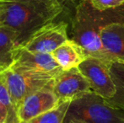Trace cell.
<instances>
[{
	"mask_svg": "<svg viewBox=\"0 0 124 123\" xmlns=\"http://www.w3.org/2000/svg\"><path fill=\"white\" fill-rule=\"evenodd\" d=\"M117 21H124V4L119 8L101 11L92 6L90 0H85L74 8L71 20V39L79 44L88 56L111 65L115 61L103 47L101 30L108 24Z\"/></svg>",
	"mask_w": 124,
	"mask_h": 123,
	"instance_id": "1",
	"label": "cell"
},
{
	"mask_svg": "<svg viewBox=\"0 0 124 123\" xmlns=\"http://www.w3.org/2000/svg\"><path fill=\"white\" fill-rule=\"evenodd\" d=\"M64 7L62 0H0V26L18 33L20 45L31 32L57 20Z\"/></svg>",
	"mask_w": 124,
	"mask_h": 123,
	"instance_id": "2",
	"label": "cell"
},
{
	"mask_svg": "<svg viewBox=\"0 0 124 123\" xmlns=\"http://www.w3.org/2000/svg\"><path fill=\"white\" fill-rule=\"evenodd\" d=\"M124 123V110L93 91L70 102L64 123Z\"/></svg>",
	"mask_w": 124,
	"mask_h": 123,
	"instance_id": "3",
	"label": "cell"
},
{
	"mask_svg": "<svg viewBox=\"0 0 124 123\" xmlns=\"http://www.w3.org/2000/svg\"><path fill=\"white\" fill-rule=\"evenodd\" d=\"M1 73L17 110L22 100L28 95L43 89H52L56 79V76L52 74L14 66L1 71Z\"/></svg>",
	"mask_w": 124,
	"mask_h": 123,
	"instance_id": "4",
	"label": "cell"
},
{
	"mask_svg": "<svg viewBox=\"0 0 124 123\" xmlns=\"http://www.w3.org/2000/svg\"><path fill=\"white\" fill-rule=\"evenodd\" d=\"M68 30L66 21L54 20L31 32L18 46L32 51L52 53L69 39Z\"/></svg>",
	"mask_w": 124,
	"mask_h": 123,
	"instance_id": "5",
	"label": "cell"
},
{
	"mask_svg": "<svg viewBox=\"0 0 124 123\" xmlns=\"http://www.w3.org/2000/svg\"><path fill=\"white\" fill-rule=\"evenodd\" d=\"M78 68L90 84L91 91L106 100L114 96L116 87L110 72V64L89 56Z\"/></svg>",
	"mask_w": 124,
	"mask_h": 123,
	"instance_id": "6",
	"label": "cell"
},
{
	"mask_svg": "<svg viewBox=\"0 0 124 123\" xmlns=\"http://www.w3.org/2000/svg\"><path fill=\"white\" fill-rule=\"evenodd\" d=\"M14 67L36 72H45L57 77L62 72L52 53L32 51L17 46L13 52Z\"/></svg>",
	"mask_w": 124,
	"mask_h": 123,
	"instance_id": "7",
	"label": "cell"
},
{
	"mask_svg": "<svg viewBox=\"0 0 124 123\" xmlns=\"http://www.w3.org/2000/svg\"><path fill=\"white\" fill-rule=\"evenodd\" d=\"M54 94L60 102L72 101L91 91L90 84L78 68L62 71L56 77L53 88Z\"/></svg>",
	"mask_w": 124,
	"mask_h": 123,
	"instance_id": "8",
	"label": "cell"
},
{
	"mask_svg": "<svg viewBox=\"0 0 124 123\" xmlns=\"http://www.w3.org/2000/svg\"><path fill=\"white\" fill-rule=\"evenodd\" d=\"M60 101L52 89H43L28 95L22 100L17 110L20 123L27 122L55 108Z\"/></svg>",
	"mask_w": 124,
	"mask_h": 123,
	"instance_id": "9",
	"label": "cell"
},
{
	"mask_svg": "<svg viewBox=\"0 0 124 123\" xmlns=\"http://www.w3.org/2000/svg\"><path fill=\"white\" fill-rule=\"evenodd\" d=\"M101 43L115 62L124 63V21L108 24L101 30Z\"/></svg>",
	"mask_w": 124,
	"mask_h": 123,
	"instance_id": "10",
	"label": "cell"
},
{
	"mask_svg": "<svg viewBox=\"0 0 124 123\" xmlns=\"http://www.w3.org/2000/svg\"><path fill=\"white\" fill-rule=\"evenodd\" d=\"M52 55L62 71L78 68L89 57L85 49L73 39L67 40L52 52Z\"/></svg>",
	"mask_w": 124,
	"mask_h": 123,
	"instance_id": "11",
	"label": "cell"
},
{
	"mask_svg": "<svg viewBox=\"0 0 124 123\" xmlns=\"http://www.w3.org/2000/svg\"><path fill=\"white\" fill-rule=\"evenodd\" d=\"M18 45V33L0 26V71L5 70L13 65V52Z\"/></svg>",
	"mask_w": 124,
	"mask_h": 123,
	"instance_id": "12",
	"label": "cell"
},
{
	"mask_svg": "<svg viewBox=\"0 0 124 123\" xmlns=\"http://www.w3.org/2000/svg\"><path fill=\"white\" fill-rule=\"evenodd\" d=\"M110 72L116 87V93L108 103L115 107L124 110V63L113 62L110 65Z\"/></svg>",
	"mask_w": 124,
	"mask_h": 123,
	"instance_id": "13",
	"label": "cell"
},
{
	"mask_svg": "<svg viewBox=\"0 0 124 123\" xmlns=\"http://www.w3.org/2000/svg\"><path fill=\"white\" fill-rule=\"evenodd\" d=\"M71 101L60 102L55 108L23 123H64L67 111Z\"/></svg>",
	"mask_w": 124,
	"mask_h": 123,
	"instance_id": "14",
	"label": "cell"
},
{
	"mask_svg": "<svg viewBox=\"0 0 124 123\" xmlns=\"http://www.w3.org/2000/svg\"><path fill=\"white\" fill-rule=\"evenodd\" d=\"M0 105L5 106L9 111L10 123H20L18 118L17 110L12 102L11 97L2 76L1 71H0Z\"/></svg>",
	"mask_w": 124,
	"mask_h": 123,
	"instance_id": "15",
	"label": "cell"
},
{
	"mask_svg": "<svg viewBox=\"0 0 124 123\" xmlns=\"http://www.w3.org/2000/svg\"><path fill=\"white\" fill-rule=\"evenodd\" d=\"M94 8L101 11L119 8L124 4V0H90Z\"/></svg>",
	"mask_w": 124,
	"mask_h": 123,
	"instance_id": "16",
	"label": "cell"
},
{
	"mask_svg": "<svg viewBox=\"0 0 124 123\" xmlns=\"http://www.w3.org/2000/svg\"><path fill=\"white\" fill-rule=\"evenodd\" d=\"M0 123H10L9 111L2 105H0Z\"/></svg>",
	"mask_w": 124,
	"mask_h": 123,
	"instance_id": "17",
	"label": "cell"
},
{
	"mask_svg": "<svg viewBox=\"0 0 124 123\" xmlns=\"http://www.w3.org/2000/svg\"><path fill=\"white\" fill-rule=\"evenodd\" d=\"M83 1H85V0H62V2L64 3V5H70V6L74 7V8L78 6Z\"/></svg>",
	"mask_w": 124,
	"mask_h": 123,
	"instance_id": "18",
	"label": "cell"
},
{
	"mask_svg": "<svg viewBox=\"0 0 124 123\" xmlns=\"http://www.w3.org/2000/svg\"><path fill=\"white\" fill-rule=\"evenodd\" d=\"M69 123H78V122H69Z\"/></svg>",
	"mask_w": 124,
	"mask_h": 123,
	"instance_id": "19",
	"label": "cell"
}]
</instances>
